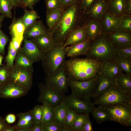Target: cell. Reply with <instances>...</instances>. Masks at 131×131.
Here are the masks:
<instances>
[{"label":"cell","instance_id":"obj_59","mask_svg":"<svg viewBox=\"0 0 131 131\" xmlns=\"http://www.w3.org/2000/svg\"><path fill=\"white\" fill-rule=\"evenodd\" d=\"M3 58V56L0 54V66L3 65L2 64V61Z\"/></svg>","mask_w":131,"mask_h":131},{"label":"cell","instance_id":"obj_30","mask_svg":"<svg viewBox=\"0 0 131 131\" xmlns=\"http://www.w3.org/2000/svg\"><path fill=\"white\" fill-rule=\"evenodd\" d=\"M24 10V14L22 18L25 30L34 23L40 17L37 11L33 9L30 10L26 9Z\"/></svg>","mask_w":131,"mask_h":131},{"label":"cell","instance_id":"obj_18","mask_svg":"<svg viewBox=\"0 0 131 131\" xmlns=\"http://www.w3.org/2000/svg\"><path fill=\"white\" fill-rule=\"evenodd\" d=\"M17 116L19 119L16 125L19 131H31L35 123L31 110L19 113Z\"/></svg>","mask_w":131,"mask_h":131},{"label":"cell","instance_id":"obj_41","mask_svg":"<svg viewBox=\"0 0 131 131\" xmlns=\"http://www.w3.org/2000/svg\"><path fill=\"white\" fill-rule=\"evenodd\" d=\"M116 49L118 55L127 59L131 60V44Z\"/></svg>","mask_w":131,"mask_h":131},{"label":"cell","instance_id":"obj_4","mask_svg":"<svg viewBox=\"0 0 131 131\" xmlns=\"http://www.w3.org/2000/svg\"><path fill=\"white\" fill-rule=\"evenodd\" d=\"M56 44L50 50L44 53L42 66L46 75L54 73L64 63L66 56V47Z\"/></svg>","mask_w":131,"mask_h":131},{"label":"cell","instance_id":"obj_5","mask_svg":"<svg viewBox=\"0 0 131 131\" xmlns=\"http://www.w3.org/2000/svg\"><path fill=\"white\" fill-rule=\"evenodd\" d=\"M95 99L94 105L105 106L118 104H131V95L115 84Z\"/></svg>","mask_w":131,"mask_h":131},{"label":"cell","instance_id":"obj_33","mask_svg":"<svg viewBox=\"0 0 131 131\" xmlns=\"http://www.w3.org/2000/svg\"><path fill=\"white\" fill-rule=\"evenodd\" d=\"M77 114L74 110L67 107L63 126V131H72L70 128L77 116Z\"/></svg>","mask_w":131,"mask_h":131},{"label":"cell","instance_id":"obj_56","mask_svg":"<svg viewBox=\"0 0 131 131\" xmlns=\"http://www.w3.org/2000/svg\"><path fill=\"white\" fill-rule=\"evenodd\" d=\"M4 131H19V130L16 125L12 126L8 125Z\"/></svg>","mask_w":131,"mask_h":131},{"label":"cell","instance_id":"obj_34","mask_svg":"<svg viewBox=\"0 0 131 131\" xmlns=\"http://www.w3.org/2000/svg\"><path fill=\"white\" fill-rule=\"evenodd\" d=\"M12 4L10 0H0V13L5 17L12 18Z\"/></svg>","mask_w":131,"mask_h":131},{"label":"cell","instance_id":"obj_13","mask_svg":"<svg viewBox=\"0 0 131 131\" xmlns=\"http://www.w3.org/2000/svg\"><path fill=\"white\" fill-rule=\"evenodd\" d=\"M28 91L22 86L8 81L0 87V98L7 99L18 98L26 94Z\"/></svg>","mask_w":131,"mask_h":131},{"label":"cell","instance_id":"obj_14","mask_svg":"<svg viewBox=\"0 0 131 131\" xmlns=\"http://www.w3.org/2000/svg\"><path fill=\"white\" fill-rule=\"evenodd\" d=\"M31 39L44 54L50 50L56 44L52 35L49 30L46 33Z\"/></svg>","mask_w":131,"mask_h":131},{"label":"cell","instance_id":"obj_60","mask_svg":"<svg viewBox=\"0 0 131 131\" xmlns=\"http://www.w3.org/2000/svg\"></svg>","mask_w":131,"mask_h":131},{"label":"cell","instance_id":"obj_48","mask_svg":"<svg viewBox=\"0 0 131 131\" xmlns=\"http://www.w3.org/2000/svg\"><path fill=\"white\" fill-rule=\"evenodd\" d=\"M90 120L89 115L82 127L81 131H92L93 129Z\"/></svg>","mask_w":131,"mask_h":131},{"label":"cell","instance_id":"obj_52","mask_svg":"<svg viewBox=\"0 0 131 131\" xmlns=\"http://www.w3.org/2000/svg\"><path fill=\"white\" fill-rule=\"evenodd\" d=\"M16 119L15 115L13 114H10L7 115L5 120L8 123H12L15 122Z\"/></svg>","mask_w":131,"mask_h":131},{"label":"cell","instance_id":"obj_58","mask_svg":"<svg viewBox=\"0 0 131 131\" xmlns=\"http://www.w3.org/2000/svg\"><path fill=\"white\" fill-rule=\"evenodd\" d=\"M5 17L3 15H0V28L2 26V23Z\"/></svg>","mask_w":131,"mask_h":131},{"label":"cell","instance_id":"obj_40","mask_svg":"<svg viewBox=\"0 0 131 131\" xmlns=\"http://www.w3.org/2000/svg\"><path fill=\"white\" fill-rule=\"evenodd\" d=\"M35 123H42L43 113V105H37L31 110Z\"/></svg>","mask_w":131,"mask_h":131},{"label":"cell","instance_id":"obj_19","mask_svg":"<svg viewBox=\"0 0 131 131\" xmlns=\"http://www.w3.org/2000/svg\"><path fill=\"white\" fill-rule=\"evenodd\" d=\"M48 28L43 24L41 20L36 21L25 31L24 38L31 39L47 32Z\"/></svg>","mask_w":131,"mask_h":131},{"label":"cell","instance_id":"obj_10","mask_svg":"<svg viewBox=\"0 0 131 131\" xmlns=\"http://www.w3.org/2000/svg\"><path fill=\"white\" fill-rule=\"evenodd\" d=\"M67 106L81 114L91 113L94 105L90 99H86L77 97L72 94L64 96L63 100Z\"/></svg>","mask_w":131,"mask_h":131},{"label":"cell","instance_id":"obj_47","mask_svg":"<svg viewBox=\"0 0 131 131\" xmlns=\"http://www.w3.org/2000/svg\"><path fill=\"white\" fill-rule=\"evenodd\" d=\"M95 0H81V8L83 13L86 12Z\"/></svg>","mask_w":131,"mask_h":131},{"label":"cell","instance_id":"obj_36","mask_svg":"<svg viewBox=\"0 0 131 131\" xmlns=\"http://www.w3.org/2000/svg\"><path fill=\"white\" fill-rule=\"evenodd\" d=\"M127 0H111L110 5L115 15H120L125 11Z\"/></svg>","mask_w":131,"mask_h":131},{"label":"cell","instance_id":"obj_21","mask_svg":"<svg viewBox=\"0 0 131 131\" xmlns=\"http://www.w3.org/2000/svg\"><path fill=\"white\" fill-rule=\"evenodd\" d=\"M107 8V5L105 0H98L86 12L92 18L97 19L101 17L105 14Z\"/></svg>","mask_w":131,"mask_h":131},{"label":"cell","instance_id":"obj_8","mask_svg":"<svg viewBox=\"0 0 131 131\" xmlns=\"http://www.w3.org/2000/svg\"><path fill=\"white\" fill-rule=\"evenodd\" d=\"M34 69H28L20 68L14 64L9 68L8 81L21 86L28 90L33 85Z\"/></svg>","mask_w":131,"mask_h":131},{"label":"cell","instance_id":"obj_51","mask_svg":"<svg viewBox=\"0 0 131 131\" xmlns=\"http://www.w3.org/2000/svg\"><path fill=\"white\" fill-rule=\"evenodd\" d=\"M31 131H43V125L42 123H34Z\"/></svg>","mask_w":131,"mask_h":131},{"label":"cell","instance_id":"obj_20","mask_svg":"<svg viewBox=\"0 0 131 131\" xmlns=\"http://www.w3.org/2000/svg\"><path fill=\"white\" fill-rule=\"evenodd\" d=\"M87 39L84 25L79 27L72 31L68 35L63 46H67L82 42Z\"/></svg>","mask_w":131,"mask_h":131},{"label":"cell","instance_id":"obj_43","mask_svg":"<svg viewBox=\"0 0 131 131\" xmlns=\"http://www.w3.org/2000/svg\"><path fill=\"white\" fill-rule=\"evenodd\" d=\"M9 41L8 37L4 33L0 28V54H4L5 52V48Z\"/></svg>","mask_w":131,"mask_h":131},{"label":"cell","instance_id":"obj_50","mask_svg":"<svg viewBox=\"0 0 131 131\" xmlns=\"http://www.w3.org/2000/svg\"><path fill=\"white\" fill-rule=\"evenodd\" d=\"M23 1L27 7L32 10L33 9L34 6L38 3L40 0H23Z\"/></svg>","mask_w":131,"mask_h":131},{"label":"cell","instance_id":"obj_55","mask_svg":"<svg viewBox=\"0 0 131 131\" xmlns=\"http://www.w3.org/2000/svg\"><path fill=\"white\" fill-rule=\"evenodd\" d=\"M125 11L129 14L131 13V0H127Z\"/></svg>","mask_w":131,"mask_h":131},{"label":"cell","instance_id":"obj_45","mask_svg":"<svg viewBox=\"0 0 131 131\" xmlns=\"http://www.w3.org/2000/svg\"><path fill=\"white\" fill-rule=\"evenodd\" d=\"M130 31L131 30V18L126 17L121 19L119 28Z\"/></svg>","mask_w":131,"mask_h":131},{"label":"cell","instance_id":"obj_32","mask_svg":"<svg viewBox=\"0 0 131 131\" xmlns=\"http://www.w3.org/2000/svg\"><path fill=\"white\" fill-rule=\"evenodd\" d=\"M64 8L57 9L46 14V22L49 29L52 28L59 20Z\"/></svg>","mask_w":131,"mask_h":131},{"label":"cell","instance_id":"obj_28","mask_svg":"<svg viewBox=\"0 0 131 131\" xmlns=\"http://www.w3.org/2000/svg\"><path fill=\"white\" fill-rule=\"evenodd\" d=\"M53 108L54 112V122L58 123L63 127L67 107L63 101Z\"/></svg>","mask_w":131,"mask_h":131},{"label":"cell","instance_id":"obj_15","mask_svg":"<svg viewBox=\"0 0 131 131\" xmlns=\"http://www.w3.org/2000/svg\"><path fill=\"white\" fill-rule=\"evenodd\" d=\"M90 40L87 39L84 41L66 47V56L72 57L80 55H86L89 49Z\"/></svg>","mask_w":131,"mask_h":131},{"label":"cell","instance_id":"obj_53","mask_svg":"<svg viewBox=\"0 0 131 131\" xmlns=\"http://www.w3.org/2000/svg\"><path fill=\"white\" fill-rule=\"evenodd\" d=\"M78 0H59L60 1L64 8L77 2Z\"/></svg>","mask_w":131,"mask_h":131},{"label":"cell","instance_id":"obj_2","mask_svg":"<svg viewBox=\"0 0 131 131\" xmlns=\"http://www.w3.org/2000/svg\"><path fill=\"white\" fill-rule=\"evenodd\" d=\"M77 3L65 7L58 21L52 28L48 29L56 44L63 45L69 34L80 27L78 26L80 17Z\"/></svg>","mask_w":131,"mask_h":131},{"label":"cell","instance_id":"obj_1","mask_svg":"<svg viewBox=\"0 0 131 131\" xmlns=\"http://www.w3.org/2000/svg\"><path fill=\"white\" fill-rule=\"evenodd\" d=\"M101 62L90 58L71 59L64 61L63 65L68 79L87 81L98 77Z\"/></svg>","mask_w":131,"mask_h":131},{"label":"cell","instance_id":"obj_3","mask_svg":"<svg viewBox=\"0 0 131 131\" xmlns=\"http://www.w3.org/2000/svg\"><path fill=\"white\" fill-rule=\"evenodd\" d=\"M86 55L89 58L103 61L114 60L117 54L116 48L111 41L102 36L90 45Z\"/></svg>","mask_w":131,"mask_h":131},{"label":"cell","instance_id":"obj_54","mask_svg":"<svg viewBox=\"0 0 131 131\" xmlns=\"http://www.w3.org/2000/svg\"><path fill=\"white\" fill-rule=\"evenodd\" d=\"M8 126L5 120L0 116V131H4Z\"/></svg>","mask_w":131,"mask_h":131},{"label":"cell","instance_id":"obj_16","mask_svg":"<svg viewBox=\"0 0 131 131\" xmlns=\"http://www.w3.org/2000/svg\"><path fill=\"white\" fill-rule=\"evenodd\" d=\"M101 63L100 73L114 79L122 73V71L114 60L103 61Z\"/></svg>","mask_w":131,"mask_h":131},{"label":"cell","instance_id":"obj_57","mask_svg":"<svg viewBox=\"0 0 131 131\" xmlns=\"http://www.w3.org/2000/svg\"><path fill=\"white\" fill-rule=\"evenodd\" d=\"M124 125L130 126L131 125V114L128 116L125 121Z\"/></svg>","mask_w":131,"mask_h":131},{"label":"cell","instance_id":"obj_37","mask_svg":"<svg viewBox=\"0 0 131 131\" xmlns=\"http://www.w3.org/2000/svg\"><path fill=\"white\" fill-rule=\"evenodd\" d=\"M89 114H78L70 129L72 131H81L82 127Z\"/></svg>","mask_w":131,"mask_h":131},{"label":"cell","instance_id":"obj_44","mask_svg":"<svg viewBox=\"0 0 131 131\" xmlns=\"http://www.w3.org/2000/svg\"><path fill=\"white\" fill-rule=\"evenodd\" d=\"M63 128L61 125L54 122L43 125V131H62Z\"/></svg>","mask_w":131,"mask_h":131},{"label":"cell","instance_id":"obj_39","mask_svg":"<svg viewBox=\"0 0 131 131\" xmlns=\"http://www.w3.org/2000/svg\"><path fill=\"white\" fill-rule=\"evenodd\" d=\"M46 14L55 10L64 8L61 4L59 0H45Z\"/></svg>","mask_w":131,"mask_h":131},{"label":"cell","instance_id":"obj_31","mask_svg":"<svg viewBox=\"0 0 131 131\" xmlns=\"http://www.w3.org/2000/svg\"><path fill=\"white\" fill-rule=\"evenodd\" d=\"M15 65L20 68L28 69H33V64L25 55L18 51L15 58Z\"/></svg>","mask_w":131,"mask_h":131},{"label":"cell","instance_id":"obj_29","mask_svg":"<svg viewBox=\"0 0 131 131\" xmlns=\"http://www.w3.org/2000/svg\"><path fill=\"white\" fill-rule=\"evenodd\" d=\"M43 113L42 123L44 125L54 122V112L53 107L46 102L43 104Z\"/></svg>","mask_w":131,"mask_h":131},{"label":"cell","instance_id":"obj_25","mask_svg":"<svg viewBox=\"0 0 131 131\" xmlns=\"http://www.w3.org/2000/svg\"><path fill=\"white\" fill-rule=\"evenodd\" d=\"M8 28L12 38L24 35L25 29L22 17L16 18L15 16Z\"/></svg>","mask_w":131,"mask_h":131},{"label":"cell","instance_id":"obj_49","mask_svg":"<svg viewBox=\"0 0 131 131\" xmlns=\"http://www.w3.org/2000/svg\"><path fill=\"white\" fill-rule=\"evenodd\" d=\"M13 6V8L15 9L17 7H20L24 10L26 9V7L23 2V0H10Z\"/></svg>","mask_w":131,"mask_h":131},{"label":"cell","instance_id":"obj_9","mask_svg":"<svg viewBox=\"0 0 131 131\" xmlns=\"http://www.w3.org/2000/svg\"><path fill=\"white\" fill-rule=\"evenodd\" d=\"M38 87L40 92L37 99L38 102L43 104L46 102L53 107L63 101L65 95L60 91L42 83H39Z\"/></svg>","mask_w":131,"mask_h":131},{"label":"cell","instance_id":"obj_17","mask_svg":"<svg viewBox=\"0 0 131 131\" xmlns=\"http://www.w3.org/2000/svg\"><path fill=\"white\" fill-rule=\"evenodd\" d=\"M115 84L114 79L109 78L100 73L92 97L95 98H98Z\"/></svg>","mask_w":131,"mask_h":131},{"label":"cell","instance_id":"obj_12","mask_svg":"<svg viewBox=\"0 0 131 131\" xmlns=\"http://www.w3.org/2000/svg\"><path fill=\"white\" fill-rule=\"evenodd\" d=\"M24 44L18 50L26 56L33 63L41 61L44 53L31 39L24 38Z\"/></svg>","mask_w":131,"mask_h":131},{"label":"cell","instance_id":"obj_22","mask_svg":"<svg viewBox=\"0 0 131 131\" xmlns=\"http://www.w3.org/2000/svg\"><path fill=\"white\" fill-rule=\"evenodd\" d=\"M109 36L112 41L119 48L131 44V36L126 32L116 31L111 33Z\"/></svg>","mask_w":131,"mask_h":131},{"label":"cell","instance_id":"obj_35","mask_svg":"<svg viewBox=\"0 0 131 131\" xmlns=\"http://www.w3.org/2000/svg\"><path fill=\"white\" fill-rule=\"evenodd\" d=\"M122 71L126 74H131V60L117 55L114 60Z\"/></svg>","mask_w":131,"mask_h":131},{"label":"cell","instance_id":"obj_38","mask_svg":"<svg viewBox=\"0 0 131 131\" xmlns=\"http://www.w3.org/2000/svg\"><path fill=\"white\" fill-rule=\"evenodd\" d=\"M17 52L10 41L8 48V54L5 60L6 63V65L9 68H12L14 66V62Z\"/></svg>","mask_w":131,"mask_h":131},{"label":"cell","instance_id":"obj_42","mask_svg":"<svg viewBox=\"0 0 131 131\" xmlns=\"http://www.w3.org/2000/svg\"><path fill=\"white\" fill-rule=\"evenodd\" d=\"M9 68L6 65L0 66V86L8 81Z\"/></svg>","mask_w":131,"mask_h":131},{"label":"cell","instance_id":"obj_7","mask_svg":"<svg viewBox=\"0 0 131 131\" xmlns=\"http://www.w3.org/2000/svg\"><path fill=\"white\" fill-rule=\"evenodd\" d=\"M63 63L53 74L46 75L45 78V84L64 94L67 92L69 86L68 79Z\"/></svg>","mask_w":131,"mask_h":131},{"label":"cell","instance_id":"obj_11","mask_svg":"<svg viewBox=\"0 0 131 131\" xmlns=\"http://www.w3.org/2000/svg\"><path fill=\"white\" fill-rule=\"evenodd\" d=\"M104 106L109 114L111 121L124 125L126 119L131 114V104H118Z\"/></svg>","mask_w":131,"mask_h":131},{"label":"cell","instance_id":"obj_27","mask_svg":"<svg viewBox=\"0 0 131 131\" xmlns=\"http://www.w3.org/2000/svg\"><path fill=\"white\" fill-rule=\"evenodd\" d=\"M91 113L93 117L98 124L106 121H111L108 111L103 106L98 105L97 107H94Z\"/></svg>","mask_w":131,"mask_h":131},{"label":"cell","instance_id":"obj_26","mask_svg":"<svg viewBox=\"0 0 131 131\" xmlns=\"http://www.w3.org/2000/svg\"><path fill=\"white\" fill-rule=\"evenodd\" d=\"M120 20L121 19L115 14L106 13L103 19L104 28L108 31L118 29Z\"/></svg>","mask_w":131,"mask_h":131},{"label":"cell","instance_id":"obj_6","mask_svg":"<svg viewBox=\"0 0 131 131\" xmlns=\"http://www.w3.org/2000/svg\"><path fill=\"white\" fill-rule=\"evenodd\" d=\"M98 77L84 81H74L68 79V86L71 89L72 93L79 98L90 99L94 92Z\"/></svg>","mask_w":131,"mask_h":131},{"label":"cell","instance_id":"obj_23","mask_svg":"<svg viewBox=\"0 0 131 131\" xmlns=\"http://www.w3.org/2000/svg\"><path fill=\"white\" fill-rule=\"evenodd\" d=\"M115 85L127 93L131 94V75L122 73L114 78Z\"/></svg>","mask_w":131,"mask_h":131},{"label":"cell","instance_id":"obj_46","mask_svg":"<svg viewBox=\"0 0 131 131\" xmlns=\"http://www.w3.org/2000/svg\"><path fill=\"white\" fill-rule=\"evenodd\" d=\"M24 39V35L18 36L12 38L11 41L17 51L21 47V44Z\"/></svg>","mask_w":131,"mask_h":131},{"label":"cell","instance_id":"obj_24","mask_svg":"<svg viewBox=\"0 0 131 131\" xmlns=\"http://www.w3.org/2000/svg\"><path fill=\"white\" fill-rule=\"evenodd\" d=\"M101 26L97 21L90 19L84 25L87 39L90 40L95 39L101 32Z\"/></svg>","mask_w":131,"mask_h":131}]
</instances>
